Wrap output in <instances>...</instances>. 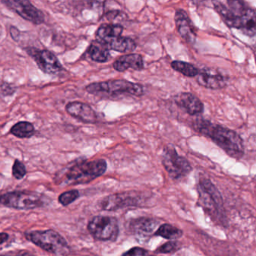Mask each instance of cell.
Listing matches in <instances>:
<instances>
[{"label": "cell", "instance_id": "7", "mask_svg": "<svg viewBox=\"0 0 256 256\" xmlns=\"http://www.w3.org/2000/svg\"><path fill=\"white\" fill-rule=\"evenodd\" d=\"M88 230L98 240H115L119 234V226L116 218L98 216L94 217L88 226Z\"/></svg>", "mask_w": 256, "mask_h": 256}, {"label": "cell", "instance_id": "11", "mask_svg": "<svg viewBox=\"0 0 256 256\" xmlns=\"http://www.w3.org/2000/svg\"><path fill=\"white\" fill-rule=\"evenodd\" d=\"M200 194L202 202L209 212H214L220 215L222 209V199L212 182L208 180H203L200 182Z\"/></svg>", "mask_w": 256, "mask_h": 256}, {"label": "cell", "instance_id": "9", "mask_svg": "<svg viewBox=\"0 0 256 256\" xmlns=\"http://www.w3.org/2000/svg\"><path fill=\"white\" fill-rule=\"evenodd\" d=\"M7 7L16 12L24 20L36 25L42 24L44 20L42 12L26 0H6L2 1Z\"/></svg>", "mask_w": 256, "mask_h": 256}, {"label": "cell", "instance_id": "17", "mask_svg": "<svg viewBox=\"0 0 256 256\" xmlns=\"http://www.w3.org/2000/svg\"><path fill=\"white\" fill-rule=\"evenodd\" d=\"M158 222L154 218H140L133 220L130 224V230L142 238L150 236L156 229Z\"/></svg>", "mask_w": 256, "mask_h": 256}, {"label": "cell", "instance_id": "28", "mask_svg": "<svg viewBox=\"0 0 256 256\" xmlns=\"http://www.w3.org/2000/svg\"><path fill=\"white\" fill-rule=\"evenodd\" d=\"M26 169L23 162L16 160L12 167V175L17 180H20L26 175Z\"/></svg>", "mask_w": 256, "mask_h": 256}, {"label": "cell", "instance_id": "31", "mask_svg": "<svg viewBox=\"0 0 256 256\" xmlns=\"http://www.w3.org/2000/svg\"><path fill=\"white\" fill-rule=\"evenodd\" d=\"M10 32H11L12 37L13 40L16 41V37H19L18 30L17 28H14V26H12Z\"/></svg>", "mask_w": 256, "mask_h": 256}, {"label": "cell", "instance_id": "16", "mask_svg": "<svg viewBox=\"0 0 256 256\" xmlns=\"http://www.w3.org/2000/svg\"><path fill=\"white\" fill-rule=\"evenodd\" d=\"M113 67L120 72H124L130 68L140 71L144 68L143 58L138 54L122 55L114 62Z\"/></svg>", "mask_w": 256, "mask_h": 256}, {"label": "cell", "instance_id": "25", "mask_svg": "<svg viewBox=\"0 0 256 256\" xmlns=\"http://www.w3.org/2000/svg\"><path fill=\"white\" fill-rule=\"evenodd\" d=\"M155 235L168 240H176L182 236V232L180 229L178 228L175 226L164 224L157 229Z\"/></svg>", "mask_w": 256, "mask_h": 256}, {"label": "cell", "instance_id": "15", "mask_svg": "<svg viewBox=\"0 0 256 256\" xmlns=\"http://www.w3.org/2000/svg\"><path fill=\"white\" fill-rule=\"evenodd\" d=\"M176 104L190 115H196L204 112L202 102L190 92H182L175 98Z\"/></svg>", "mask_w": 256, "mask_h": 256}, {"label": "cell", "instance_id": "13", "mask_svg": "<svg viewBox=\"0 0 256 256\" xmlns=\"http://www.w3.org/2000/svg\"><path fill=\"white\" fill-rule=\"evenodd\" d=\"M66 110L76 119L84 124H92L97 122V114L95 110L86 103L72 102L66 106Z\"/></svg>", "mask_w": 256, "mask_h": 256}, {"label": "cell", "instance_id": "35", "mask_svg": "<svg viewBox=\"0 0 256 256\" xmlns=\"http://www.w3.org/2000/svg\"></svg>", "mask_w": 256, "mask_h": 256}, {"label": "cell", "instance_id": "27", "mask_svg": "<svg viewBox=\"0 0 256 256\" xmlns=\"http://www.w3.org/2000/svg\"><path fill=\"white\" fill-rule=\"evenodd\" d=\"M180 248V242L176 241H170L158 247L156 252L158 253H172L178 251Z\"/></svg>", "mask_w": 256, "mask_h": 256}, {"label": "cell", "instance_id": "30", "mask_svg": "<svg viewBox=\"0 0 256 256\" xmlns=\"http://www.w3.org/2000/svg\"><path fill=\"white\" fill-rule=\"evenodd\" d=\"M122 256H148V252L144 248L134 247L124 253Z\"/></svg>", "mask_w": 256, "mask_h": 256}, {"label": "cell", "instance_id": "34", "mask_svg": "<svg viewBox=\"0 0 256 256\" xmlns=\"http://www.w3.org/2000/svg\"><path fill=\"white\" fill-rule=\"evenodd\" d=\"M2 36V26L0 25V37Z\"/></svg>", "mask_w": 256, "mask_h": 256}, {"label": "cell", "instance_id": "4", "mask_svg": "<svg viewBox=\"0 0 256 256\" xmlns=\"http://www.w3.org/2000/svg\"><path fill=\"white\" fill-rule=\"evenodd\" d=\"M86 92L95 96H112L116 94L140 96L144 94L143 86L126 80H112L96 82L88 85Z\"/></svg>", "mask_w": 256, "mask_h": 256}, {"label": "cell", "instance_id": "14", "mask_svg": "<svg viewBox=\"0 0 256 256\" xmlns=\"http://www.w3.org/2000/svg\"><path fill=\"white\" fill-rule=\"evenodd\" d=\"M196 77L198 83L208 89L220 90L226 85V78L218 72L210 68H204L202 71L199 70L198 74Z\"/></svg>", "mask_w": 256, "mask_h": 256}, {"label": "cell", "instance_id": "20", "mask_svg": "<svg viewBox=\"0 0 256 256\" xmlns=\"http://www.w3.org/2000/svg\"><path fill=\"white\" fill-rule=\"evenodd\" d=\"M124 28L120 24H102L98 28L96 32V41L104 43L107 40L114 36L122 35Z\"/></svg>", "mask_w": 256, "mask_h": 256}, {"label": "cell", "instance_id": "26", "mask_svg": "<svg viewBox=\"0 0 256 256\" xmlns=\"http://www.w3.org/2000/svg\"><path fill=\"white\" fill-rule=\"evenodd\" d=\"M80 194L78 190L65 192L59 196V202L62 206H68L78 198Z\"/></svg>", "mask_w": 256, "mask_h": 256}, {"label": "cell", "instance_id": "22", "mask_svg": "<svg viewBox=\"0 0 256 256\" xmlns=\"http://www.w3.org/2000/svg\"><path fill=\"white\" fill-rule=\"evenodd\" d=\"M240 30L247 36L253 37L256 32V14L252 8H248L241 22Z\"/></svg>", "mask_w": 256, "mask_h": 256}, {"label": "cell", "instance_id": "32", "mask_svg": "<svg viewBox=\"0 0 256 256\" xmlns=\"http://www.w3.org/2000/svg\"><path fill=\"white\" fill-rule=\"evenodd\" d=\"M8 239V234L6 233H0V245L4 244Z\"/></svg>", "mask_w": 256, "mask_h": 256}, {"label": "cell", "instance_id": "23", "mask_svg": "<svg viewBox=\"0 0 256 256\" xmlns=\"http://www.w3.org/2000/svg\"><path fill=\"white\" fill-rule=\"evenodd\" d=\"M10 132L13 136L19 138H28L34 136L35 128L30 122L22 121L16 124Z\"/></svg>", "mask_w": 256, "mask_h": 256}, {"label": "cell", "instance_id": "10", "mask_svg": "<svg viewBox=\"0 0 256 256\" xmlns=\"http://www.w3.org/2000/svg\"><path fill=\"white\" fill-rule=\"evenodd\" d=\"M28 53L34 58L40 70L46 74L56 76L64 70L59 60L50 50L30 48Z\"/></svg>", "mask_w": 256, "mask_h": 256}, {"label": "cell", "instance_id": "1", "mask_svg": "<svg viewBox=\"0 0 256 256\" xmlns=\"http://www.w3.org/2000/svg\"><path fill=\"white\" fill-rule=\"evenodd\" d=\"M194 128L200 134L210 138L230 157L238 160L244 156V142L236 132L206 120L196 121Z\"/></svg>", "mask_w": 256, "mask_h": 256}, {"label": "cell", "instance_id": "12", "mask_svg": "<svg viewBox=\"0 0 256 256\" xmlns=\"http://www.w3.org/2000/svg\"><path fill=\"white\" fill-rule=\"evenodd\" d=\"M174 20L178 32L180 36L188 44H194L197 36L196 29L186 12L182 10H176Z\"/></svg>", "mask_w": 256, "mask_h": 256}, {"label": "cell", "instance_id": "2", "mask_svg": "<svg viewBox=\"0 0 256 256\" xmlns=\"http://www.w3.org/2000/svg\"><path fill=\"white\" fill-rule=\"evenodd\" d=\"M107 169L104 160L80 161L66 170L60 178L61 184L80 185L86 184L102 176Z\"/></svg>", "mask_w": 256, "mask_h": 256}, {"label": "cell", "instance_id": "24", "mask_svg": "<svg viewBox=\"0 0 256 256\" xmlns=\"http://www.w3.org/2000/svg\"><path fill=\"white\" fill-rule=\"evenodd\" d=\"M172 68L175 71L181 73L184 76L188 78H194L198 74L199 70L196 68L192 64L188 62H182V61H173L170 64Z\"/></svg>", "mask_w": 256, "mask_h": 256}, {"label": "cell", "instance_id": "5", "mask_svg": "<svg viewBox=\"0 0 256 256\" xmlns=\"http://www.w3.org/2000/svg\"><path fill=\"white\" fill-rule=\"evenodd\" d=\"M44 203L42 194L35 192H11L0 196V204L14 209H35L44 206Z\"/></svg>", "mask_w": 256, "mask_h": 256}, {"label": "cell", "instance_id": "29", "mask_svg": "<svg viewBox=\"0 0 256 256\" xmlns=\"http://www.w3.org/2000/svg\"><path fill=\"white\" fill-rule=\"evenodd\" d=\"M16 86L12 84L2 83L0 85V92L5 96H12L16 92Z\"/></svg>", "mask_w": 256, "mask_h": 256}, {"label": "cell", "instance_id": "21", "mask_svg": "<svg viewBox=\"0 0 256 256\" xmlns=\"http://www.w3.org/2000/svg\"><path fill=\"white\" fill-rule=\"evenodd\" d=\"M88 54L92 60L97 62H107L110 58L108 49L96 40L91 43L88 48Z\"/></svg>", "mask_w": 256, "mask_h": 256}, {"label": "cell", "instance_id": "8", "mask_svg": "<svg viewBox=\"0 0 256 256\" xmlns=\"http://www.w3.org/2000/svg\"><path fill=\"white\" fill-rule=\"evenodd\" d=\"M163 166L173 179L184 178L190 173L192 167L186 158L178 155L173 146H168L163 151Z\"/></svg>", "mask_w": 256, "mask_h": 256}, {"label": "cell", "instance_id": "6", "mask_svg": "<svg viewBox=\"0 0 256 256\" xmlns=\"http://www.w3.org/2000/svg\"><path fill=\"white\" fill-rule=\"evenodd\" d=\"M214 10L221 16L224 23L230 28L240 29L244 14L250 7L242 1H214Z\"/></svg>", "mask_w": 256, "mask_h": 256}, {"label": "cell", "instance_id": "33", "mask_svg": "<svg viewBox=\"0 0 256 256\" xmlns=\"http://www.w3.org/2000/svg\"><path fill=\"white\" fill-rule=\"evenodd\" d=\"M34 256V254H30V253L24 252V253H22V254H18V256Z\"/></svg>", "mask_w": 256, "mask_h": 256}, {"label": "cell", "instance_id": "19", "mask_svg": "<svg viewBox=\"0 0 256 256\" xmlns=\"http://www.w3.org/2000/svg\"><path fill=\"white\" fill-rule=\"evenodd\" d=\"M136 200L124 194H113L102 202V208L106 210H115L124 206L136 204Z\"/></svg>", "mask_w": 256, "mask_h": 256}, {"label": "cell", "instance_id": "3", "mask_svg": "<svg viewBox=\"0 0 256 256\" xmlns=\"http://www.w3.org/2000/svg\"><path fill=\"white\" fill-rule=\"evenodd\" d=\"M26 236L37 246L52 254L58 256H68L70 254L68 242L55 230H34Z\"/></svg>", "mask_w": 256, "mask_h": 256}, {"label": "cell", "instance_id": "18", "mask_svg": "<svg viewBox=\"0 0 256 256\" xmlns=\"http://www.w3.org/2000/svg\"><path fill=\"white\" fill-rule=\"evenodd\" d=\"M108 50H113L120 53H126L133 52L136 49V42L130 37L114 36L101 43Z\"/></svg>", "mask_w": 256, "mask_h": 256}]
</instances>
